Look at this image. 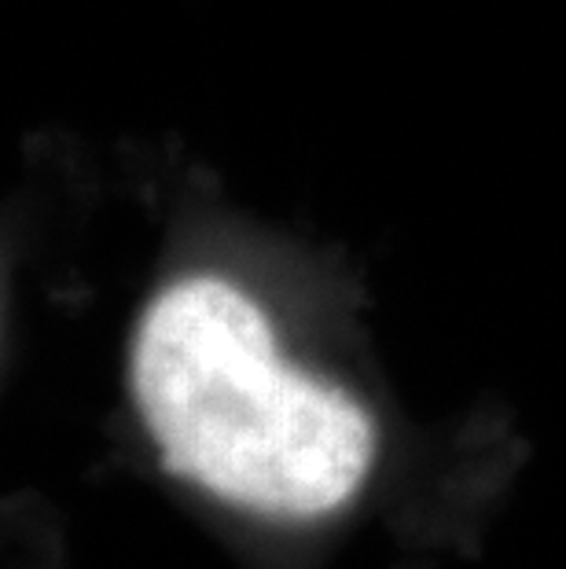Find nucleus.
<instances>
[{
    "instance_id": "obj_1",
    "label": "nucleus",
    "mask_w": 566,
    "mask_h": 569,
    "mask_svg": "<svg viewBox=\"0 0 566 569\" xmlns=\"http://www.w3.org/2000/svg\"><path fill=\"white\" fill-rule=\"evenodd\" d=\"M129 393L166 475L258 515L320 518L376 463L368 408L295 368L269 312L225 272H180L143 306Z\"/></svg>"
}]
</instances>
